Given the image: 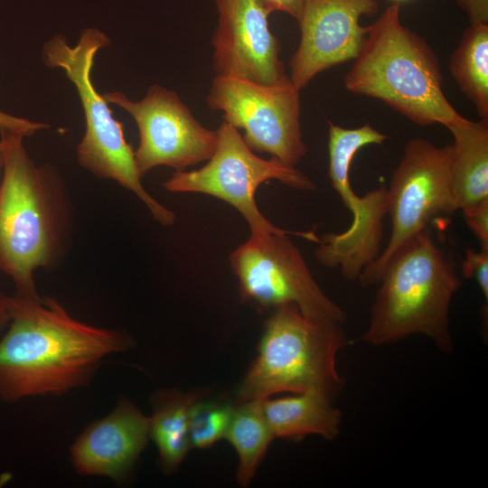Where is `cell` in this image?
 <instances>
[{"label":"cell","instance_id":"4316f807","mask_svg":"<svg viewBox=\"0 0 488 488\" xmlns=\"http://www.w3.org/2000/svg\"><path fill=\"white\" fill-rule=\"evenodd\" d=\"M9 314L5 306L0 303V333L9 323Z\"/></svg>","mask_w":488,"mask_h":488},{"label":"cell","instance_id":"ba28073f","mask_svg":"<svg viewBox=\"0 0 488 488\" xmlns=\"http://www.w3.org/2000/svg\"><path fill=\"white\" fill-rule=\"evenodd\" d=\"M452 157V145L437 146L425 138L407 142L387 188L391 234L384 249L359 276L362 287L378 284L392 256L433 219L456 211L451 186Z\"/></svg>","mask_w":488,"mask_h":488},{"label":"cell","instance_id":"7c38bea8","mask_svg":"<svg viewBox=\"0 0 488 488\" xmlns=\"http://www.w3.org/2000/svg\"><path fill=\"white\" fill-rule=\"evenodd\" d=\"M102 96L127 111L137 125L135 159L141 176L159 165L184 171L209 160L216 149L217 132L204 127L174 91L153 85L140 101L117 91Z\"/></svg>","mask_w":488,"mask_h":488},{"label":"cell","instance_id":"5b68a950","mask_svg":"<svg viewBox=\"0 0 488 488\" xmlns=\"http://www.w3.org/2000/svg\"><path fill=\"white\" fill-rule=\"evenodd\" d=\"M23 137L0 128V271L12 278L16 295L38 300L33 273L52 259L54 211L47 180L29 157Z\"/></svg>","mask_w":488,"mask_h":488},{"label":"cell","instance_id":"52a82bcc","mask_svg":"<svg viewBox=\"0 0 488 488\" xmlns=\"http://www.w3.org/2000/svg\"><path fill=\"white\" fill-rule=\"evenodd\" d=\"M288 234L319 241L313 231L251 234L232 252L242 300L261 310L294 304L308 319L343 323L346 314L323 292Z\"/></svg>","mask_w":488,"mask_h":488},{"label":"cell","instance_id":"44dd1931","mask_svg":"<svg viewBox=\"0 0 488 488\" xmlns=\"http://www.w3.org/2000/svg\"><path fill=\"white\" fill-rule=\"evenodd\" d=\"M234 406L196 399L189 410V436L192 447L205 449L224 438Z\"/></svg>","mask_w":488,"mask_h":488},{"label":"cell","instance_id":"ac0fdd59","mask_svg":"<svg viewBox=\"0 0 488 488\" xmlns=\"http://www.w3.org/2000/svg\"><path fill=\"white\" fill-rule=\"evenodd\" d=\"M200 393L163 389L151 397L149 437L158 451V461L165 474L176 471L192 448L189 436V410Z\"/></svg>","mask_w":488,"mask_h":488},{"label":"cell","instance_id":"ffe728a7","mask_svg":"<svg viewBox=\"0 0 488 488\" xmlns=\"http://www.w3.org/2000/svg\"><path fill=\"white\" fill-rule=\"evenodd\" d=\"M224 438L239 456L236 480L247 486L275 439L263 413L261 399L237 402Z\"/></svg>","mask_w":488,"mask_h":488},{"label":"cell","instance_id":"3957f363","mask_svg":"<svg viewBox=\"0 0 488 488\" xmlns=\"http://www.w3.org/2000/svg\"><path fill=\"white\" fill-rule=\"evenodd\" d=\"M378 285L361 341L380 346L422 334L439 350L452 352L450 305L462 283L453 260L427 229L392 256Z\"/></svg>","mask_w":488,"mask_h":488},{"label":"cell","instance_id":"4fadbf2b","mask_svg":"<svg viewBox=\"0 0 488 488\" xmlns=\"http://www.w3.org/2000/svg\"><path fill=\"white\" fill-rule=\"evenodd\" d=\"M218 25L212 37L217 75L262 85L289 79L280 45L269 29L270 13L261 0H214Z\"/></svg>","mask_w":488,"mask_h":488},{"label":"cell","instance_id":"6da1fadb","mask_svg":"<svg viewBox=\"0 0 488 488\" xmlns=\"http://www.w3.org/2000/svg\"><path fill=\"white\" fill-rule=\"evenodd\" d=\"M9 327L0 339V399L61 395L89 383L105 359L134 346L127 333L73 318L53 297L0 295Z\"/></svg>","mask_w":488,"mask_h":488},{"label":"cell","instance_id":"e0dca14e","mask_svg":"<svg viewBox=\"0 0 488 488\" xmlns=\"http://www.w3.org/2000/svg\"><path fill=\"white\" fill-rule=\"evenodd\" d=\"M451 186L455 210L488 198V120L452 127Z\"/></svg>","mask_w":488,"mask_h":488},{"label":"cell","instance_id":"484cf974","mask_svg":"<svg viewBox=\"0 0 488 488\" xmlns=\"http://www.w3.org/2000/svg\"><path fill=\"white\" fill-rule=\"evenodd\" d=\"M466 10L471 23L488 21V0H460Z\"/></svg>","mask_w":488,"mask_h":488},{"label":"cell","instance_id":"d4e9b609","mask_svg":"<svg viewBox=\"0 0 488 488\" xmlns=\"http://www.w3.org/2000/svg\"><path fill=\"white\" fill-rule=\"evenodd\" d=\"M271 14L284 12L298 20L307 0H261Z\"/></svg>","mask_w":488,"mask_h":488},{"label":"cell","instance_id":"277c9868","mask_svg":"<svg viewBox=\"0 0 488 488\" xmlns=\"http://www.w3.org/2000/svg\"><path fill=\"white\" fill-rule=\"evenodd\" d=\"M342 324L308 319L294 304L273 309L237 402L311 389L333 398L344 384L336 357L349 344Z\"/></svg>","mask_w":488,"mask_h":488},{"label":"cell","instance_id":"30bf717a","mask_svg":"<svg viewBox=\"0 0 488 488\" xmlns=\"http://www.w3.org/2000/svg\"><path fill=\"white\" fill-rule=\"evenodd\" d=\"M328 124L329 176L352 221L346 230L319 239L316 258L325 267H339L345 279L356 280L381 251L387 187L359 196L350 182L351 164L361 148L377 142L375 130L369 124L356 128Z\"/></svg>","mask_w":488,"mask_h":488},{"label":"cell","instance_id":"7402d4cb","mask_svg":"<svg viewBox=\"0 0 488 488\" xmlns=\"http://www.w3.org/2000/svg\"><path fill=\"white\" fill-rule=\"evenodd\" d=\"M465 278H474L483 293L485 302H488V249L481 248L480 251L468 249L463 263Z\"/></svg>","mask_w":488,"mask_h":488},{"label":"cell","instance_id":"cb8c5ba5","mask_svg":"<svg viewBox=\"0 0 488 488\" xmlns=\"http://www.w3.org/2000/svg\"><path fill=\"white\" fill-rule=\"evenodd\" d=\"M43 123L33 122L28 119L16 117L0 110V128H7L21 133L24 136H30L38 130L46 128Z\"/></svg>","mask_w":488,"mask_h":488},{"label":"cell","instance_id":"f1b7e54d","mask_svg":"<svg viewBox=\"0 0 488 488\" xmlns=\"http://www.w3.org/2000/svg\"><path fill=\"white\" fill-rule=\"evenodd\" d=\"M394 1L397 3H400L401 1H406V0H394Z\"/></svg>","mask_w":488,"mask_h":488},{"label":"cell","instance_id":"9c48e42d","mask_svg":"<svg viewBox=\"0 0 488 488\" xmlns=\"http://www.w3.org/2000/svg\"><path fill=\"white\" fill-rule=\"evenodd\" d=\"M216 132L217 145L209 162L198 170L176 171L164 187L173 192H201L225 201L241 213L251 234L291 232L263 216L255 202L256 191L271 179L303 191L314 189V183L296 166L274 156L267 160L256 155L238 129L224 119Z\"/></svg>","mask_w":488,"mask_h":488},{"label":"cell","instance_id":"9a60e30c","mask_svg":"<svg viewBox=\"0 0 488 488\" xmlns=\"http://www.w3.org/2000/svg\"><path fill=\"white\" fill-rule=\"evenodd\" d=\"M149 437V417L128 399L90 423L71 444L70 460L82 476L107 477L117 483L130 476Z\"/></svg>","mask_w":488,"mask_h":488},{"label":"cell","instance_id":"8992f818","mask_svg":"<svg viewBox=\"0 0 488 488\" xmlns=\"http://www.w3.org/2000/svg\"><path fill=\"white\" fill-rule=\"evenodd\" d=\"M109 44V39L102 32L89 28L73 47L63 37L55 36L43 49L46 64L65 71L75 85L82 104L86 132L77 147L78 161L97 176L113 179L132 191L155 221L162 225H171L175 220L174 213L144 188L135 151L125 138L123 124L113 117L106 99L99 94L91 80L95 55Z\"/></svg>","mask_w":488,"mask_h":488},{"label":"cell","instance_id":"603a6c76","mask_svg":"<svg viewBox=\"0 0 488 488\" xmlns=\"http://www.w3.org/2000/svg\"><path fill=\"white\" fill-rule=\"evenodd\" d=\"M465 221L481 243L488 249V198L462 209Z\"/></svg>","mask_w":488,"mask_h":488},{"label":"cell","instance_id":"8fae6325","mask_svg":"<svg viewBox=\"0 0 488 488\" xmlns=\"http://www.w3.org/2000/svg\"><path fill=\"white\" fill-rule=\"evenodd\" d=\"M288 79L276 85H262L217 75L206 98L223 119L242 129L245 143L252 151L268 153L296 166L307 148L302 138L300 99Z\"/></svg>","mask_w":488,"mask_h":488},{"label":"cell","instance_id":"2e32d148","mask_svg":"<svg viewBox=\"0 0 488 488\" xmlns=\"http://www.w3.org/2000/svg\"><path fill=\"white\" fill-rule=\"evenodd\" d=\"M328 394L311 389L278 399H261L262 409L275 438L299 441L317 435L333 441L340 434L342 413Z\"/></svg>","mask_w":488,"mask_h":488},{"label":"cell","instance_id":"d6986e66","mask_svg":"<svg viewBox=\"0 0 488 488\" xmlns=\"http://www.w3.org/2000/svg\"><path fill=\"white\" fill-rule=\"evenodd\" d=\"M449 70L480 119L488 120V23H473L465 30Z\"/></svg>","mask_w":488,"mask_h":488},{"label":"cell","instance_id":"5bb4252c","mask_svg":"<svg viewBox=\"0 0 488 488\" xmlns=\"http://www.w3.org/2000/svg\"><path fill=\"white\" fill-rule=\"evenodd\" d=\"M378 8L377 0H307L297 20L300 42L290 60L292 84L300 90L318 73L354 60L370 31L360 19Z\"/></svg>","mask_w":488,"mask_h":488},{"label":"cell","instance_id":"83f0119b","mask_svg":"<svg viewBox=\"0 0 488 488\" xmlns=\"http://www.w3.org/2000/svg\"><path fill=\"white\" fill-rule=\"evenodd\" d=\"M3 164H4L3 152H2V147L0 144V172L1 170H3Z\"/></svg>","mask_w":488,"mask_h":488},{"label":"cell","instance_id":"7a4b0ae2","mask_svg":"<svg viewBox=\"0 0 488 488\" xmlns=\"http://www.w3.org/2000/svg\"><path fill=\"white\" fill-rule=\"evenodd\" d=\"M399 8L400 3H393L370 25L344 76L345 89L380 99L420 126L441 124L448 129L470 123L443 91L435 52L425 39L402 24Z\"/></svg>","mask_w":488,"mask_h":488}]
</instances>
